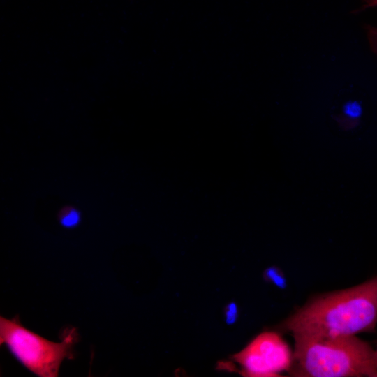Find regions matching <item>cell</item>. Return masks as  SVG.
<instances>
[{
	"mask_svg": "<svg viewBox=\"0 0 377 377\" xmlns=\"http://www.w3.org/2000/svg\"><path fill=\"white\" fill-rule=\"evenodd\" d=\"M377 324V276L313 298L281 324L293 335L337 337L371 332Z\"/></svg>",
	"mask_w": 377,
	"mask_h": 377,
	"instance_id": "obj_1",
	"label": "cell"
},
{
	"mask_svg": "<svg viewBox=\"0 0 377 377\" xmlns=\"http://www.w3.org/2000/svg\"><path fill=\"white\" fill-rule=\"evenodd\" d=\"M290 373L301 377H377V353L356 335H293Z\"/></svg>",
	"mask_w": 377,
	"mask_h": 377,
	"instance_id": "obj_2",
	"label": "cell"
},
{
	"mask_svg": "<svg viewBox=\"0 0 377 377\" xmlns=\"http://www.w3.org/2000/svg\"><path fill=\"white\" fill-rule=\"evenodd\" d=\"M75 329L59 343L47 340L23 327L17 318L0 317V343L27 369L40 377H57L66 358H72L77 341Z\"/></svg>",
	"mask_w": 377,
	"mask_h": 377,
	"instance_id": "obj_3",
	"label": "cell"
},
{
	"mask_svg": "<svg viewBox=\"0 0 377 377\" xmlns=\"http://www.w3.org/2000/svg\"><path fill=\"white\" fill-rule=\"evenodd\" d=\"M249 376H275L289 370L293 354L286 343L275 332H263L235 355Z\"/></svg>",
	"mask_w": 377,
	"mask_h": 377,
	"instance_id": "obj_4",
	"label": "cell"
},
{
	"mask_svg": "<svg viewBox=\"0 0 377 377\" xmlns=\"http://www.w3.org/2000/svg\"><path fill=\"white\" fill-rule=\"evenodd\" d=\"M60 223L66 228H73L80 222V214L73 207H65L59 214Z\"/></svg>",
	"mask_w": 377,
	"mask_h": 377,
	"instance_id": "obj_5",
	"label": "cell"
},
{
	"mask_svg": "<svg viewBox=\"0 0 377 377\" xmlns=\"http://www.w3.org/2000/svg\"><path fill=\"white\" fill-rule=\"evenodd\" d=\"M267 278L271 280L275 284L279 286L284 283L283 277L279 273L278 269L274 268L269 269L266 272Z\"/></svg>",
	"mask_w": 377,
	"mask_h": 377,
	"instance_id": "obj_6",
	"label": "cell"
},
{
	"mask_svg": "<svg viewBox=\"0 0 377 377\" xmlns=\"http://www.w3.org/2000/svg\"><path fill=\"white\" fill-rule=\"evenodd\" d=\"M237 309L235 304L232 303L227 306L226 311V318L228 323H232L236 320L237 315Z\"/></svg>",
	"mask_w": 377,
	"mask_h": 377,
	"instance_id": "obj_7",
	"label": "cell"
},
{
	"mask_svg": "<svg viewBox=\"0 0 377 377\" xmlns=\"http://www.w3.org/2000/svg\"><path fill=\"white\" fill-rule=\"evenodd\" d=\"M368 40L371 50L377 55V34L370 27L368 29Z\"/></svg>",
	"mask_w": 377,
	"mask_h": 377,
	"instance_id": "obj_8",
	"label": "cell"
},
{
	"mask_svg": "<svg viewBox=\"0 0 377 377\" xmlns=\"http://www.w3.org/2000/svg\"><path fill=\"white\" fill-rule=\"evenodd\" d=\"M377 6V0H365L364 8H371Z\"/></svg>",
	"mask_w": 377,
	"mask_h": 377,
	"instance_id": "obj_9",
	"label": "cell"
},
{
	"mask_svg": "<svg viewBox=\"0 0 377 377\" xmlns=\"http://www.w3.org/2000/svg\"><path fill=\"white\" fill-rule=\"evenodd\" d=\"M370 28L377 34V27H370Z\"/></svg>",
	"mask_w": 377,
	"mask_h": 377,
	"instance_id": "obj_10",
	"label": "cell"
},
{
	"mask_svg": "<svg viewBox=\"0 0 377 377\" xmlns=\"http://www.w3.org/2000/svg\"><path fill=\"white\" fill-rule=\"evenodd\" d=\"M376 353H377V346H376Z\"/></svg>",
	"mask_w": 377,
	"mask_h": 377,
	"instance_id": "obj_11",
	"label": "cell"
}]
</instances>
